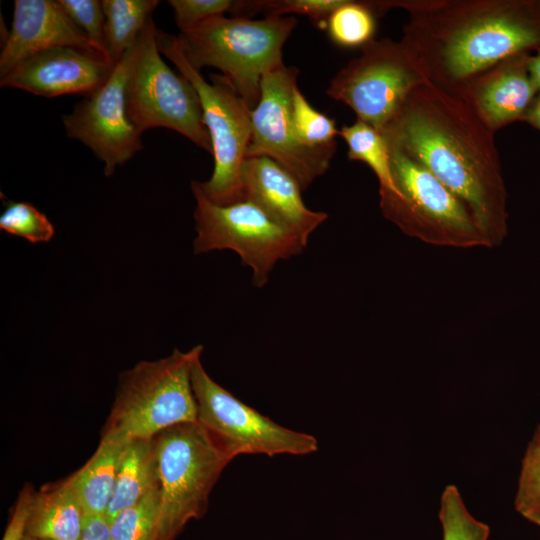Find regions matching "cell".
<instances>
[{"label":"cell","instance_id":"18","mask_svg":"<svg viewBox=\"0 0 540 540\" xmlns=\"http://www.w3.org/2000/svg\"><path fill=\"white\" fill-rule=\"evenodd\" d=\"M86 514L67 479L34 491L26 534L45 540H79Z\"/></svg>","mask_w":540,"mask_h":540},{"label":"cell","instance_id":"26","mask_svg":"<svg viewBox=\"0 0 540 540\" xmlns=\"http://www.w3.org/2000/svg\"><path fill=\"white\" fill-rule=\"evenodd\" d=\"M291 116L298 141L309 149L336 146L339 135L335 120L315 109L295 86L291 102Z\"/></svg>","mask_w":540,"mask_h":540},{"label":"cell","instance_id":"35","mask_svg":"<svg viewBox=\"0 0 540 540\" xmlns=\"http://www.w3.org/2000/svg\"><path fill=\"white\" fill-rule=\"evenodd\" d=\"M529 71L535 86L540 91V50L535 52V54H531Z\"/></svg>","mask_w":540,"mask_h":540},{"label":"cell","instance_id":"11","mask_svg":"<svg viewBox=\"0 0 540 540\" xmlns=\"http://www.w3.org/2000/svg\"><path fill=\"white\" fill-rule=\"evenodd\" d=\"M200 356L191 369L197 422L232 459L241 454L306 455L318 449L314 436L279 425L216 383Z\"/></svg>","mask_w":540,"mask_h":540},{"label":"cell","instance_id":"3","mask_svg":"<svg viewBox=\"0 0 540 540\" xmlns=\"http://www.w3.org/2000/svg\"><path fill=\"white\" fill-rule=\"evenodd\" d=\"M296 26L297 20L292 16H266L259 20L217 16L176 36L195 69L220 70L253 109L260 99L263 75L284 65L282 49Z\"/></svg>","mask_w":540,"mask_h":540},{"label":"cell","instance_id":"14","mask_svg":"<svg viewBox=\"0 0 540 540\" xmlns=\"http://www.w3.org/2000/svg\"><path fill=\"white\" fill-rule=\"evenodd\" d=\"M114 65L78 48L54 47L18 63L0 78V86L47 98L67 94L86 97L106 82Z\"/></svg>","mask_w":540,"mask_h":540},{"label":"cell","instance_id":"16","mask_svg":"<svg viewBox=\"0 0 540 540\" xmlns=\"http://www.w3.org/2000/svg\"><path fill=\"white\" fill-rule=\"evenodd\" d=\"M530 56L520 53L504 59L457 93L493 133L523 121L539 93L529 71Z\"/></svg>","mask_w":540,"mask_h":540},{"label":"cell","instance_id":"30","mask_svg":"<svg viewBox=\"0 0 540 540\" xmlns=\"http://www.w3.org/2000/svg\"><path fill=\"white\" fill-rule=\"evenodd\" d=\"M58 2L77 28L110 58L106 49L102 2L99 0H58Z\"/></svg>","mask_w":540,"mask_h":540},{"label":"cell","instance_id":"4","mask_svg":"<svg viewBox=\"0 0 540 540\" xmlns=\"http://www.w3.org/2000/svg\"><path fill=\"white\" fill-rule=\"evenodd\" d=\"M202 351V345L186 352L175 349L122 373L103 433L128 441L149 439L170 427L197 422L191 369Z\"/></svg>","mask_w":540,"mask_h":540},{"label":"cell","instance_id":"15","mask_svg":"<svg viewBox=\"0 0 540 540\" xmlns=\"http://www.w3.org/2000/svg\"><path fill=\"white\" fill-rule=\"evenodd\" d=\"M62 46L78 48L113 63L77 28L58 0H15L11 29L0 54V78L24 59Z\"/></svg>","mask_w":540,"mask_h":540},{"label":"cell","instance_id":"25","mask_svg":"<svg viewBox=\"0 0 540 540\" xmlns=\"http://www.w3.org/2000/svg\"><path fill=\"white\" fill-rule=\"evenodd\" d=\"M109 524L112 540H158L160 487L120 512Z\"/></svg>","mask_w":540,"mask_h":540},{"label":"cell","instance_id":"1","mask_svg":"<svg viewBox=\"0 0 540 540\" xmlns=\"http://www.w3.org/2000/svg\"><path fill=\"white\" fill-rule=\"evenodd\" d=\"M424 166L471 212L485 247L508 234L507 190L495 138L466 102L430 80L380 132Z\"/></svg>","mask_w":540,"mask_h":540},{"label":"cell","instance_id":"22","mask_svg":"<svg viewBox=\"0 0 540 540\" xmlns=\"http://www.w3.org/2000/svg\"><path fill=\"white\" fill-rule=\"evenodd\" d=\"M348 146L349 160L362 161L375 173L379 191L398 194L393 183L389 146L385 137L371 125L356 120L339 130Z\"/></svg>","mask_w":540,"mask_h":540},{"label":"cell","instance_id":"7","mask_svg":"<svg viewBox=\"0 0 540 540\" xmlns=\"http://www.w3.org/2000/svg\"><path fill=\"white\" fill-rule=\"evenodd\" d=\"M160 484L158 540H174L201 518L208 498L232 458L198 422L182 423L154 437Z\"/></svg>","mask_w":540,"mask_h":540},{"label":"cell","instance_id":"24","mask_svg":"<svg viewBox=\"0 0 540 540\" xmlns=\"http://www.w3.org/2000/svg\"><path fill=\"white\" fill-rule=\"evenodd\" d=\"M345 0H237L230 11L232 17L251 18L263 13L266 16L299 14L307 16L319 29H326L330 14Z\"/></svg>","mask_w":540,"mask_h":540},{"label":"cell","instance_id":"6","mask_svg":"<svg viewBox=\"0 0 540 540\" xmlns=\"http://www.w3.org/2000/svg\"><path fill=\"white\" fill-rule=\"evenodd\" d=\"M157 44L196 89L203 120L212 143L214 168L209 180L199 185L213 203L242 201V167L252 138L251 110L222 74H211L210 83L183 54L176 35L158 29Z\"/></svg>","mask_w":540,"mask_h":540},{"label":"cell","instance_id":"31","mask_svg":"<svg viewBox=\"0 0 540 540\" xmlns=\"http://www.w3.org/2000/svg\"><path fill=\"white\" fill-rule=\"evenodd\" d=\"M180 31L194 28L202 22L231 11L232 0H169Z\"/></svg>","mask_w":540,"mask_h":540},{"label":"cell","instance_id":"29","mask_svg":"<svg viewBox=\"0 0 540 540\" xmlns=\"http://www.w3.org/2000/svg\"><path fill=\"white\" fill-rule=\"evenodd\" d=\"M0 229L31 243L50 241L55 229L47 216L27 202H8L0 216Z\"/></svg>","mask_w":540,"mask_h":540},{"label":"cell","instance_id":"19","mask_svg":"<svg viewBox=\"0 0 540 540\" xmlns=\"http://www.w3.org/2000/svg\"><path fill=\"white\" fill-rule=\"evenodd\" d=\"M129 442L117 435L102 432L94 454L67 478L86 515H106L119 466Z\"/></svg>","mask_w":540,"mask_h":540},{"label":"cell","instance_id":"20","mask_svg":"<svg viewBox=\"0 0 540 540\" xmlns=\"http://www.w3.org/2000/svg\"><path fill=\"white\" fill-rule=\"evenodd\" d=\"M159 487L155 439L130 441L122 457L113 496L106 512L108 521Z\"/></svg>","mask_w":540,"mask_h":540},{"label":"cell","instance_id":"5","mask_svg":"<svg viewBox=\"0 0 540 540\" xmlns=\"http://www.w3.org/2000/svg\"><path fill=\"white\" fill-rule=\"evenodd\" d=\"M388 146L398 194L379 191L383 216L404 234L426 244L460 249L485 247L466 205L424 166L399 148Z\"/></svg>","mask_w":540,"mask_h":540},{"label":"cell","instance_id":"2","mask_svg":"<svg viewBox=\"0 0 540 540\" xmlns=\"http://www.w3.org/2000/svg\"><path fill=\"white\" fill-rule=\"evenodd\" d=\"M408 13L402 39L434 84L458 93L504 59L540 50V0H391Z\"/></svg>","mask_w":540,"mask_h":540},{"label":"cell","instance_id":"32","mask_svg":"<svg viewBox=\"0 0 540 540\" xmlns=\"http://www.w3.org/2000/svg\"><path fill=\"white\" fill-rule=\"evenodd\" d=\"M34 489L25 485L20 491L1 540H23L26 535L29 509Z\"/></svg>","mask_w":540,"mask_h":540},{"label":"cell","instance_id":"8","mask_svg":"<svg viewBox=\"0 0 540 540\" xmlns=\"http://www.w3.org/2000/svg\"><path fill=\"white\" fill-rule=\"evenodd\" d=\"M427 71L403 39L371 40L332 78L326 93L381 132L410 93L428 81Z\"/></svg>","mask_w":540,"mask_h":540},{"label":"cell","instance_id":"21","mask_svg":"<svg viewBox=\"0 0 540 540\" xmlns=\"http://www.w3.org/2000/svg\"><path fill=\"white\" fill-rule=\"evenodd\" d=\"M105 15L106 49L115 64L138 41L158 0H101Z\"/></svg>","mask_w":540,"mask_h":540},{"label":"cell","instance_id":"13","mask_svg":"<svg viewBox=\"0 0 540 540\" xmlns=\"http://www.w3.org/2000/svg\"><path fill=\"white\" fill-rule=\"evenodd\" d=\"M135 45L115 63L99 89L62 117L67 137L89 148L104 164L107 177L143 148V133L127 111L126 89Z\"/></svg>","mask_w":540,"mask_h":540},{"label":"cell","instance_id":"12","mask_svg":"<svg viewBox=\"0 0 540 540\" xmlns=\"http://www.w3.org/2000/svg\"><path fill=\"white\" fill-rule=\"evenodd\" d=\"M298 69L279 66L261 79L260 99L251 110L252 138L247 157H269L287 170L302 190L329 168L336 146L304 147L297 139L291 102Z\"/></svg>","mask_w":540,"mask_h":540},{"label":"cell","instance_id":"9","mask_svg":"<svg viewBox=\"0 0 540 540\" xmlns=\"http://www.w3.org/2000/svg\"><path fill=\"white\" fill-rule=\"evenodd\" d=\"M151 18L142 31L127 82L129 118L143 133L152 128L173 130L212 154L198 93L182 74L163 60Z\"/></svg>","mask_w":540,"mask_h":540},{"label":"cell","instance_id":"36","mask_svg":"<svg viewBox=\"0 0 540 540\" xmlns=\"http://www.w3.org/2000/svg\"><path fill=\"white\" fill-rule=\"evenodd\" d=\"M23 540H45V539H40V538H36V537H33V536H30V535H25V537L23 538Z\"/></svg>","mask_w":540,"mask_h":540},{"label":"cell","instance_id":"34","mask_svg":"<svg viewBox=\"0 0 540 540\" xmlns=\"http://www.w3.org/2000/svg\"><path fill=\"white\" fill-rule=\"evenodd\" d=\"M523 122H527L529 125L540 131V91L526 113Z\"/></svg>","mask_w":540,"mask_h":540},{"label":"cell","instance_id":"17","mask_svg":"<svg viewBox=\"0 0 540 540\" xmlns=\"http://www.w3.org/2000/svg\"><path fill=\"white\" fill-rule=\"evenodd\" d=\"M302 191L298 181L269 157H247L243 163L242 201L260 207L307 245L309 236L328 216L307 208Z\"/></svg>","mask_w":540,"mask_h":540},{"label":"cell","instance_id":"33","mask_svg":"<svg viewBox=\"0 0 540 540\" xmlns=\"http://www.w3.org/2000/svg\"><path fill=\"white\" fill-rule=\"evenodd\" d=\"M79 540H112L106 515H86Z\"/></svg>","mask_w":540,"mask_h":540},{"label":"cell","instance_id":"27","mask_svg":"<svg viewBox=\"0 0 540 540\" xmlns=\"http://www.w3.org/2000/svg\"><path fill=\"white\" fill-rule=\"evenodd\" d=\"M442 540H488L489 526L476 519L466 507L457 486L447 485L439 508Z\"/></svg>","mask_w":540,"mask_h":540},{"label":"cell","instance_id":"28","mask_svg":"<svg viewBox=\"0 0 540 540\" xmlns=\"http://www.w3.org/2000/svg\"><path fill=\"white\" fill-rule=\"evenodd\" d=\"M514 506L523 518L540 527V423L521 462Z\"/></svg>","mask_w":540,"mask_h":540},{"label":"cell","instance_id":"10","mask_svg":"<svg viewBox=\"0 0 540 540\" xmlns=\"http://www.w3.org/2000/svg\"><path fill=\"white\" fill-rule=\"evenodd\" d=\"M191 189L196 202L194 253L235 251L243 264L251 268L254 286L263 287L278 261L300 254L306 247L296 234L254 203H213L196 180L191 182Z\"/></svg>","mask_w":540,"mask_h":540},{"label":"cell","instance_id":"23","mask_svg":"<svg viewBox=\"0 0 540 540\" xmlns=\"http://www.w3.org/2000/svg\"><path fill=\"white\" fill-rule=\"evenodd\" d=\"M326 30L332 42L342 47H363L376 31V16L368 1L345 0L329 16Z\"/></svg>","mask_w":540,"mask_h":540}]
</instances>
